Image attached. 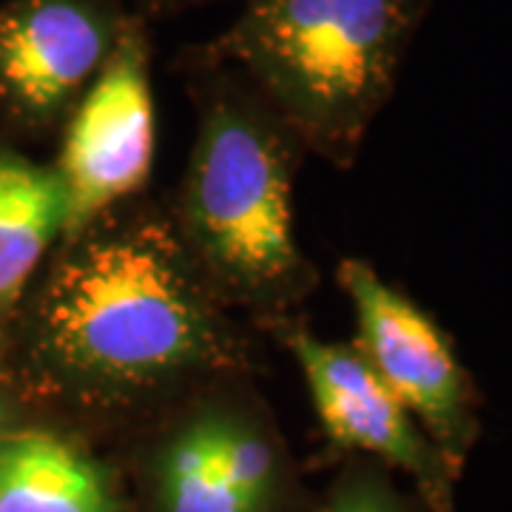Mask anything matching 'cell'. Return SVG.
Here are the masks:
<instances>
[{"instance_id": "1", "label": "cell", "mask_w": 512, "mask_h": 512, "mask_svg": "<svg viewBox=\"0 0 512 512\" xmlns=\"http://www.w3.org/2000/svg\"><path fill=\"white\" fill-rule=\"evenodd\" d=\"M171 222L103 217L69 239L32 313L35 359L92 402L143 399L242 359Z\"/></svg>"}, {"instance_id": "2", "label": "cell", "mask_w": 512, "mask_h": 512, "mask_svg": "<svg viewBox=\"0 0 512 512\" xmlns=\"http://www.w3.org/2000/svg\"><path fill=\"white\" fill-rule=\"evenodd\" d=\"M202 63L214 77L205 74L197 140L171 225L222 305L279 313L313 288L293 211L302 146L237 72Z\"/></svg>"}, {"instance_id": "3", "label": "cell", "mask_w": 512, "mask_h": 512, "mask_svg": "<svg viewBox=\"0 0 512 512\" xmlns=\"http://www.w3.org/2000/svg\"><path fill=\"white\" fill-rule=\"evenodd\" d=\"M202 60L237 72L296 143L350 165L396 92L427 0H237Z\"/></svg>"}, {"instance_id": "4", "label": "cell", "mask_w": 512, "mask_h": 512, "mask_svg": "<svg viewBox=\"0 0 512 512\" xmlns=\"http://www.w3.org/2000/svg\"><path fill=\"white\" fill-rule=\"evenodd\" d=\"M154 163L151 49L143 18L128 23L106 66L66 117L55 165L63 239L77 237L148 183Z\"/></svg>"}, {"instance_id": "5", "label": "cell", "mask_w": 512, "mask_h": 512, "mask_svg": "<svg viewBox=\"0 0 512 512\" xmlns=\"http://www.w3.org/2000/svg\"><path fill=\"white\" fill-rule=\"evenodd\" d=\"M339 285L356 313V350L444 458L458 456L473 433V390L447 336L362 259L339 265Z\"/></svg>"}, {"instance_id": "6", "label": "cell", "mask_w": 512, "mask_h": 512, "mask_svg": "<svg viewBox=\"0 0 512 512\" xmlns=\"http://www.w3.org/2000/svg\"><path fill=\"white\" fill-rule=\"evenodd\" d=\"M134 18L123 0H6L0 109L20 123L66 120Z\"/></svg>"}, {"instance_id": "7", "label": "cell", "mask_w": 512, "mask_h": 512, "mask_svg": "<svg viewBox=\"0 0 512 512\" xmlns=\"http://www.w3.org/2000/svg\"><path fill=\"white\" fill-rule=\"evenodd\" d=\"M288 348L305 373L316 416L330 439L410 473L427 498L444 507L447 458L365 356L348 345L325 342L305 328L293 330Z\"/></svg>"}, {"instance_id": "8", "label": "cell", "mask_w": 512, "mask_h": 512, "mask_svg": "<svg viewBox=\"0 0 512 512\" xmlns=\"http://www.w3.org/2000/svg\"><path fill=\"white\" fill-rule=\"evenodd\" d=\"M0 512H120L106 473L52 433L0 436Z\"/></svg>"}, {"instance_id": "9", "label": "cell", "mask_w": 512, "mask_h": 512, "mask_svg": "<svg viewBox=\"0 0 512 512\" xmlns=\"http://www.w3.org/2000/svg\"><path fill=\"white\" fill-rule=\"evenodd\" d=\"M63 188L55 168L0 151V313L9 311L63 237Z\"/></svg>"}, {"instance_id": "10", "label": "cell", "mask_w": 512, "mask_h": 512, "mask_svg": "<svg viewBox=\"0 0 512 512\" xmlns=\"http://www.w3.org/2000/svg\"><path fill=\"white\" fill-rule=\"evenodd\" d=\"M157 504L160 512H251L222 458V407L202 410L165 444Z\"/></svg>"}, {"instance_id": "11", "label": "cell", "mask_w": 512, "mask_h": 512, "mask_svg": "<svg viewBox=\"0 0 512 512\" xmlns=\"http://www.w3.org/2000/svg\"><path fill=\"white\" fill-rule=\"evenodd\" d=\"M222 458L242 504L251 512H268L279 481L274 441L248 416L222 410Z\"/></svg>"}, {"instance_id": "12", "label": "cell", "mask_w": 512, "mask_h": 512, "mask_svg": "<svg viewBox=\"0 0 512 512\" xmlns=\"http://www.w3.org/2000/svg\"><path fill=\"white\" fill-rule=\"evenodd\" d=\"M325 512H404L393 493L376 478H353L342 484Z\"/></svg>"}, {"instance_id": "13", "label": "cell", "mask_w": 512, "mask_h": 512, "mask_svg": "<svg viewBox=\"0 0 512 512\" xmlns=\"http://www.w3.org/2000/svg\"><path fill=\"white\" fill-rule=\"evenodd\" d=\"M128 9L137 18H163V15H177V12H188L205 3H220V0H123Z\"/></svg>"}, {"instance_id": "14", "label": "cell", "mask_w": 512, "mask_h": 512, "mask_svg": "<svg viewBox=\"0 0 512 512\" xmlns=\"http://www.w3.org/2000/svg\"><path fill=\"white\" fill-rule=\"evenodd\" d=\"M3 421H6V404H3V396H0V436H3Z\"/></svg>"}]
</instances>
